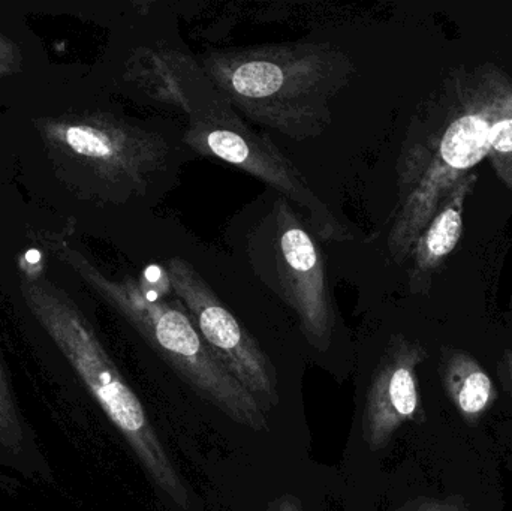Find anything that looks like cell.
Segmentation results:
<instances>
[{
  "label": "cell",
  "mask_w": 512,
  "mask_h": 511,
  "mask_svg": "<svg viewBox=\"0 0 512 511\" xmlns=\"http://www.w3.org/2000/svg\"><path fill=\"white\" fill-rule=\"evenodd\" d=\"M490 155L499 176L512 189V93L490 129Z\"/></svg>",
  "instance_id": "cell-12"
},
{
  "label": "cell",
  "mask_w": 512,
  "mask_h": 511,
  "mask_svg": "<svg viewBox=\"0 0 512 511\" xmlns=\"http://www.w3.org/2000/svg\"><path fill=\"white\" fill-rule=\"evenodd\" d=\"M26 305L71 363L99 407L134 450L152 482L177 506H189V492L149 414L123 380L80 309L50 282L24 279Z\"/></svg>",
  "instance_id": "cell-1"
},
{
  "label": "cell",
  "mask_w": 512,
  "mask_h": 511,
  "mask_svg": "<svg viewBox=\"0 0 512 511\" xmlns=\"http://www.w3.org/2000/svg\"><path fill=\"white\" fill-rule=\"evenodd\" d=\"M507 93L478 98L454 117L417 185L406 195L388 237L394 258L409 257L442 201L490 153V129Z\"/></svg>",
  "instance_id": "cell-6"
},
{
  "label": "cell",
  "mask_w": 512,
  "mask_h": 511,
  "mask_svg": "<svg viewBox=\"0 0 512 511\" xmlns=\"http://www.w3.org/2000/svg\"><path fill=\"white\" fill-rule=\"evenodd\" d=\"M164 272L180 305L221 365L259 402H265L267 407L268 402L271 407L277 405L276 372L258 342L243 329L191 264L170 258Z\"/></svg>",
  "instance_id": "cell-7"
},
{
  "label": "cell",
  "mask_w": 512,
  "mask_h": 511,
  "mask_svg": "<svg viewBox=\"0 0 512 511\" xmlns=\"http://www.w3.org/2000/svg\"><path fill=\"white\" fill-rule=\"evenodd\" d=\"M342 62V56L327 48H261L213 54L204 62V72L230 104L280 128L292 110L315 113L340 80Z\"/></svg>",
  "instance_id": "cell-4"
},
{
  "label": "cell",
  "mask_w": 512,
  "mask_h": 511,
  "mask_svg": "<svg viewBox=\"0 0 512 511\" xmlns=\"http://www.w3.org/2000/svg\"><path fill=\"white\" fill-rule=\"evenodd\" d=\"M498 374L501 377L505 390L510 393L512 398V351H505L504 357L499 362Z\"/></svg>",
  "instance_id": "cell-16"
},
{
  "label": "cell",
  "mask_w": 512,
  "mask_h": 511,
  "mask_svg": "<svg viewBox=\"0 0 512 511\" xmlns=\"http://www.w3.org/2000/svg\"><path fill=\"white\" fill-rule=\"evenodd\" d=\"M439 374L448 399L466 425H478L495 407L498 389L483 365L468 351L444 350Z\"/></svg>",
  "instance_id": "cell-10"
},
{
  "label": "cell",
  "mask_w": 512,
  "mask_h": 511,
  "mask_svg": "<svg viewBox=\"0 0 512 511\" xmlns=\"http://www.w3.org/2000/svg\"><path fill=\"white\" fill-rule=\"evenodd\" d=\"M477 179V174H469L460 180L456 188L442 201L426 230L418 237L411 252L414 257V278L433 272L459 245L466 198L474 191Z\"/></svg>",
  "instance_id": "cell-11"
},
{
  "label": "cell",
  "mask_w": 512,
  "mask_h": 511,
  "mask_svg": "<svg viewBox=\"0 0 512 511\" xmlns=\"http://www.w3.org/2000/svg\"><path fill=\"white\" fill-rule=\"evenodd\" d=\"M265 511H304L301 507L300 501L291 495H283V497L276 498L271 501Z\"/></svg>",
  "instance_id": "cell-17"
},
{
  "label": "cell",
  "mask_w": 512,
  "mask_h": 511,
  "mask_svg": "<svg viewBox=\"0 0 512 511\" xmlns=\"http://www.w3.org/2000/svg\"><path fill=\"white\" fill-rule=\"evenodd\" d=\"M400 511H471L462 495L444 498H418Z\"/></svg>",
  "instance_id": "cell-14"
},
{
  "label": "cell",
  "mask_w": 512,
  "mask_h": 511,
  "mask_svg": "<svg viewBox=\"0 0 512 511\" xmlns=\"http://www.w3.org/2000/svg\"><path fill=\"white\" fill-rule=\"evenodd\" d=\"M54 251L119 311L195 392L239 425L267 431L264 405L216 359L180 303L173 305L158 291L132 279L107 278L74 249Z\"/></svg>",
  "instance_id": "cell-2"
},
{
  "label": "cell",
  "mask_w": 512,
  "mask_h": 511,
  "mask_svg": "<svg viewBox=\"0 0 512 511\" xmlns=\"http://www.w3.org/2000/svg\"><path fill=\"white\" fill-rule=\"evenodd\" d=\"M426 359L420 342L396 336L379 360L361 420L364 443L372 452L385 449L406 423L424 422L417 371Z\"/></svg>",
  "instance_id": "cell-9"
},
{
  "label": "cell",
  "mask_w": 512,
  "mask_h": 511,
  "mask_svg": "<svg viewBox=\"0 0 512 511\" xmlns=\"http://www.w3.org/2000/svg\"><path fill=\"white\" fill-rule=\"evenodd\" d=\"M20 66V51L14 42L0 33V77L14 74Z\"/></svg>",
  "instance_id": "cell-15"
},
{
  "label": "cell",
  "mask_w": 512,
  "mask_h": 511,
  "mask_svg": "<svg viewBox=\"0 0 512 511\" xmlns=\"http://www.w3.org/2000/svg\"><path fill=\"white\" fill-rule=\"evenodd\" d=\"M57 155L89 168L98 179L147 191L173 164V146L161 132L105 113H87L36 122Z\"/></svg>",
  "instance_id": "cell-5"
},
{
  "label": "cell",
  "mask_w": 512,
  "mask_h": 511,
  "mask_svg": "<svg viewBox=\"0 0 512 511\" xmlns=\"http://www.w3.org/2000/svg\"><path fill=\"white\" fill-rule=\"evenodd\" d=\"M24 444V428L15 407L5 372L0 366V447L12 453H20Z\"/></svg>",
  "instance_id": "cell-13"
},
{
  "label": "cell",
  "mask_w": 512,
  "mask_h": 511,
  "mask_svg": "<svg viewBox=\"0 0 512 511\" xmlns=\"http://www.w3.org/2000/svg\"><path fill=\"white\" fill-rule=\"evenodd\" d=\"M279 204L271 255L274 281L282 299L300 318L310 344L325 350L333 335L334 311L324 260L294 212L285 201Z\"/></svg>",
  "instance_id": "cell-8"
},
{
  "label": "cell",
  "mask_w": 512,
  "mask_h": 511,
  "mask_svg": "<svg viewBox=\"0 0 512 511\" xmlns=\"http://www.w3.org/2000/svg\"><path fill=\"white\" fill-rule=\"evenodd\" d=\"M156 89L189 116L185 141L198 153L215 156L242 168L271 188L306 207L319 236H340L339 225L324 204L307 188L295 168L264 135L256 134L231 110L206 72L197 71L182 54H167L155 68Z\"/></svg>",
  "instance_id": "cell-3"
}]
</instances>
